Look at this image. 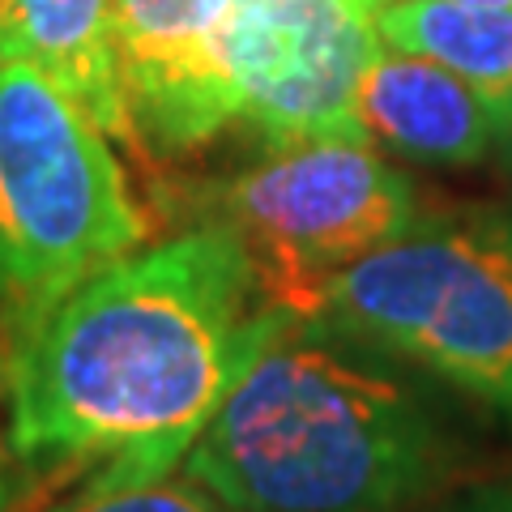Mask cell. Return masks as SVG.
Wrapping results in <instances>:
<instances>
[{
  "mask_svg": "<svg viewBox=\"0 0 512 512\" xmlns=\"http://www.w3.org/2000/svg\"><path fill=\"white\" fill-rule=\"evenodd\" d=\"M444 512H512V483L483 487V491H470L466 500L448 504Z\"/></svg>",
  "mask_w": 512,
  "mask_h": 512,
  "instance_id": "obj_12",
  "label": "cell"
},
{
  "mask_svg": "<svg viewBox=\"0 0 512 512\" xmlns=\"http://www.w3.org/2000/svg\"><path fill=\"white\" fill-rule=\"evenodd\" d=\"M376 5H380V0H376ZM470 5H500V0H470Z\"/></svg>",
  "mask_w": 512,
  "mask_h": 512,
  "instance_id": "obj_16",
  "label": "cell"
},
{
  "mask_svg": "<svg viewBox=\"0 0 512 512\" xmlns=\"http://www.w3.org/2000/svg\"><path fill=\"white\" fill-rule=\"evenodd\" d=\"M372 26L384 47L444 64L491 107L504 133L512 128V0H380Z\"/></svg>",
  "mask_w": 512,
  "mask_h": 512,
  "instance_id": "obj_10",
  "label": "cell"
},
{
  "mask_svg": "<svg viewBox=\"0 0 512 512\" xmlns=\"http://www.w3.org/2000/svg\"><path fill=\"white\" fill-rule=\"evenodd\" d=\"M180 470L235 512H406L453 470V440L393 355L286 312Z\"/></svg>",
  "mask_w": 512,
  "mask_h": 512,
  "instance_id": "obj_2",
  "label": "cell"
},
{
  "mask_svg": "<svg viewBox=\"0 0 512 512\" xmlns=\"http://www.w3.org/2000/svg\"><path fill=\"white\" fill-rule=\"evenodd\" d=\"M312 316L512 414V210L414 218L329 278Z\"/></svg>",
  "mask_w": 512,
  "mask_h": 512,
  "instance_id": "obj_4",
  "label": "cell"
},
{
  "mask_svg": "<svg viewBox=\"0 0 512 512\" xmlns=\"http://www.w3.org/2000/svg\"><path fill=\"white\" fill-rule=\"evenodd\" d=\"M5 363H9V333L5 320H0V397H5Z\"/></svg>",
  "mask_w": 512,
  "mask_h": 512,
  "instance_id": "obj_14",
  "label": "cell"
},
{
  "mask_svg": "<svg viewBox=\"0 0 512 512\" xmlns=\"http://www.w3.org/2000/svg\"><path fill=\"white\" fill-rule=\"evenodd\" d=\"M0 56L47 73L107 137H133L111 0H0Z\"/></svg>",
  "mask_w": 512,
  "mask_h": 512,
  "instance_id": "obj_9",
  "label": "cell"
},
{
  "mask_svg": "<svg viewBox=\"0 0 512 512\" xmlns=\"http://www.w3.org/2000/svg\"><path fill=\"white\" fill-rule=\"evenodd\" d=\"M35 512H235L188 474L141 478V483H103L86 478L73 495H60Z\"/></svg>",
  "mask_w": 512,
  "mask_h": 512,
  "instance_id": "obj_11",
  "label": "cell"
},
{
  "mask_svg": "<svg viewBox=\"0 0 512 512\" xmlns=\"http://www.w3.org/2000/svg\"><path fill=\"white\" fill-rule=\"evenodd\" d=\"M419 218L414 188L367 141L312 137L265 146L222 188L218 218L244 244L265 303L312 316L329 278Z\"/></svg>",
  "mask_w": 512,
  "mask_h": 512,
  "instance_id": "obj_5",
  "label": "cell"
},
{
  "mask_svg": "<svg viewBox=\"0 0 512 512\" xmlns=\"http://www.w3.org/2000/svg\"><path fill=\"white\" fill-rule=\"evenodd\" d=\"M282 316L222 222L120 256L13 342L9 453L103 483L171 474Z\"/></svg>",
  "mask_w": 512,
  "mask_h": 512,
  "instance_id": "obj_1",
  "label": "cell"
},
{
  "mask_svg": "<svg viewBox=\"0 0 512 512\" xmlns=\"http://www.w3.org/2000/svg\"><path fill=\"white\" fill-rule=\"evenodd\" d=\"M146 239L111 137L35 64L0 56V320L43 312Z\"/></svg>",
  "mask_w": 512,
  "mask_h": 512,
  "instance_id": "obj_3",
  "label": "cell"
},
{
  "mask_svg": "<svg viewBox=\"0 0 512 512\" xmlns=\"http://www.w3.org/2000/svg\"><path fill=\"white\" fill-rule=\"evenodd\" d=\"M372 9L376 0H235L218 39L235 120L261 128L265 146L367 141L355 94L380 43Z\"/></svg>",
  "mask_w": 512,
  "mask_h": 512,
  "instance_id": "obj_6",
  "label": "cell"
},
{
  "mask_svg": "<svg viewBox=\"0 0 512 512\" xmlns=\"http://www.w3.org/2000/svg\"><path fill=\"white\" fill-rule=\"evenodd\" d=\"M235 0H111L133 137L184 154L235 124L218 39Z\"/></svg>",
  "mask_w": 512,
  "mask_h": 512,
  "instance_id": "obj_7",
  "label": "cell"
},
{
  "mask_svg": "<svg viewBox=\"0 0 512 512\" xmlns=\"http://www.w3.org/2000/svg\"><path fill=\"white\" fill-rule=\"evenodd\" d=\"M5 431H0V512H13V487H9V474H5Z\"/></svg>",
  "mask_w": 512,
  "mask_h": 512,
  "instance_id": "obj_13",
  "label": "cell"
},
{
  "mask_svg": "<svg viewBox=\"0 0 512 512\" xmlns=\"http://www.w3.org/2000/svg\"><path fill=\"white\" fill-rule=\"evenodd\" d=\"M355 116L380 150L440 167H466L500 150L504 128L491 107L444 64L376 43L359 77Z\"/></svg>",
  "mask_w": 512,
  "mask_h": 512,
  "instance_id": "obj_8",
  "label": "cell"
},
{
  "mask_svg": "<svg viewBox=\"0 0 512 512\" xmlns=\"http://www.w3.org/2000/svg\"><path fill=\"white\" fill-rule=\"evenodd\" d=\"M500 150H504V158H508V171H512V128H508V133L500 137Z\"/></svg>",
  "mask_w": 512,
  "mask_h": 512,
  "instance_id": "obj_15",
  "label": "cell"
}]
</instances>
